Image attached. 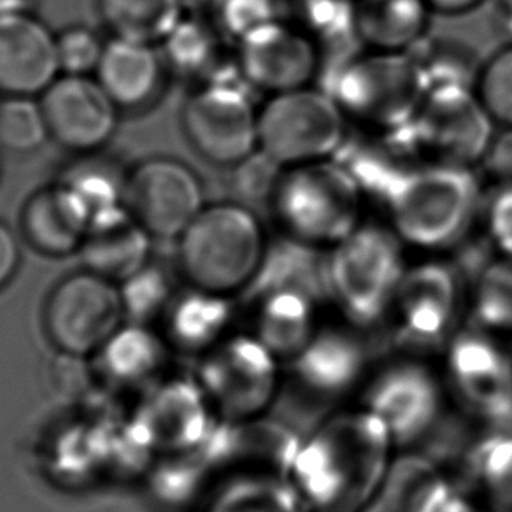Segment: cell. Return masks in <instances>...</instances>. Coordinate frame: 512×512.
Here are the masks:
<instances>
[{
    "label": "cell",
    "instance_id": "obj_1",
    "mask_svg": "<svg viewBox=\"0 0 512 512\" xmlns=\"http://www.w3.org/2000/svg\"><path fill=\"white\" fill-rule=\"evenodd\" d=\"M393 449L383 423L360 407L304 437L288 477L311 511H362L383 486Z\"/></svg>",
    "mask_w": 512,
    "mask_h": 512
},
{
    "label": "cell",
    "instance_id": "obj_2",
    "mask_svg": "<svg viewBox=\"0 0 512 512\" xmlns=\"http://www.w3.org/2000/svg\"><path fill=\"white\" fill-rule=\"evenodd\" d=\"M483 186L474 167L418 162L386 195L388 225L406 248L441 255L460 246L483 218Z\"/></svg>",
    "mask_w": 512,
    "mask_h": 512
},
{
    "label": "cell",
    "instance_id": "obj_3",
    "mask_svg": "<svg viewBox=\"0 0 512 512\" xmlns=\"http://www.w3.org/2000/svg\"><path fill=\"white\" fill-rule=\"evenodd\" d=\"M406 249L390 225L365 221L328 249V300L349 327L367 332L386 325L409 265Z\"/></svg>",
    "mask_w": 512,
    "mask_h": 512
},
{
    "label": "cell",
    "instance_id": "obj_4",
    "mask_svg": "<svg viewBox=\"0 0 512 512\" xmlns=\"http://www.w3.org/2000/svg\"><path fill=\"white\" fill-rule=\"evenodd\" d=\"M365 192L332 158L283 169L271 195L283 234L313 249H330L363 223Z\"/></svg>",
    "mask_w": 512,
    "mask_h": 512
},
{
    "label": "cell",
    "instance_id": "obj_5",
    "mask_svg": "<svg viewBox=\"0 0 512 512\" xmlns=\"http://www.w3.org/2000/svg\"><path fill=\"white\" fill-rule=\"evenodd\" d=\"M267 251L262 223L235 202L204 207L178 239L179 267L193 290L227 297L248 290Z\"/></svg>",
    "mask_w": 512,
    "mask_h": 512
},
{
    "label": "cell",
    "instance_id": "obj_6",
    "mask_svg": "<svg viewBox=\"0 0 512 512\" xmlns=\"http://www.w3.org/2000/svg\"><path fill=\"white\" fill-rule=\"evenodd\" d=\"M327 92L348 121L372 134H392L414 120L428 83L411 51L365 48L344 57Z\"/></svg>",
    "mask_w": 512,
    "mask_h": 512
},
{
    "label": "cell",
    "instance_id": "obj_7",
    "mask_svg": "<svg viewBox=\"0 0 512 512\" xmlns=\"http://www.w3.org/2000/svg\"><path fill=\"white\" fill-rule=\"evenodd\" d=\"M348 123L327 90L274 93L258 107V150L283 169L328 160L348 141Z\"/></svg>",
    "mask_w": 512,
    "mask_h": 512
},
{
    "label": "cell",
    "instance_id": "obj_8",
    "mask_svg": "<svg viewBox=\"0 0 512 512\" xmlns=\"http://www.w3.org/2000/svg\"><path fill=\"white\" fill-rule=\"evenodd\" d=\"M495 125L476 86H435L399 137L418 162L474 167L483 162Z\"/></svg>",
    "mask_w": 512,
    "mask_h": 512
},
{
    "label": "cell",
    "instance_id": "obj_9",
    "mask_svg": "<svg viewBox=\"0 0 512 512\" xmlns=\"http://www.w3.org/2000/svg\"><path fill=\"white\" fill-rule=\"evenodd\" d=\"M465 290L456 267L432 255L407 265L386 325L406 355L442 353L460 330Z\"/></svg>",
    "mask_w": 512,
    "mask_h": 512
},
{
    "label": "cell",
    "instance_id": "obj_10",
    "mask_svg": "<svg viewBox=\"0 0 512 512\" xmlns=\"http://www.w3.org/2000/svg\"><path fill=\"white\" fill-rule=\"evenodd\" d=\"M502 341L470 325L442 351L446 390L484 428L512 427V353Z\"/></svg>",
    "mask_w": 512,
    "mask_h": 512
},
{
    "label": "cell",
    "instance_id": "obj_11",
    "mask_svg": "<svg viewBox=\"0 0 512 512\" xmlns=\"http://www.w3.org/2000/svg\"><path fill=\"white\" fill-rule=\"evenodd\" d=\"M444 379L418 356L377 369L363 386L362 407L383 423L397 448H411L437 427L444 411Z\"/></svg>",
    "mask_w": 512,
    "mask_h": 512
},
{
    "label": "cell",
    "instance_id": "obj_12",
    "mask_svg": "<svg viewBox=\"0 0 512 512\" xmlns=\"http://www.w3.org/2000/svg\"><path fill=\"white\" fill-rule=\"evenodd\" d=\"M281 360L255 335H235L211 348L200 370L202 388L230 423L255 420L274 404Z\"/></svg>",
    "mask_w": 512,
    "mask_h": 512
},
{
    "label": "cell",
    "instance_id": "obj_13",
    "mask_svg": "<svg viewBox=\"0 0 512 512\" xmlns=\"http://www.w3.org/2000/svg\"><path fill=\"white\" fill-rule=\"evenodd\" d=\"M125 313L114 281L92 271L62 279L44 309V327L62 353L86 356L118 334Z\"/></svg>",
    "mask_w": 512,
    "mask_h": 512
},
{
    "label": "cell",
    "instance_id": "obj_14",
    "mask_svg": "<svg viewBox=\"0 0 512 512\" xmlns=\"http://www.w3.org/2000/svg\"><path fill=\"white\" fill-rule=\"evenodd\" d=\"M183 128L207 162L235 167L258 150V109L239 83H206L183 109Z\"/></svg>",
    "mask_w": 512,
    "mask_h": 512
},
{
    "label": "cell",
    "instance_id": "obj_15",
    "mask_svg": "<svg viewBox=\"0 0 512 512\" xmlns=\"http://www.w3.org/2000/svg\"><path fill=\"white\" fill-rule=\"evenodd\" d=\"M123 204L155 239H179L204 204L197 172L176 158H148L125 181Z\"/></svg>",
    "mask_w": 512,
    "mask_h": 512
},
{
    "label": "cell",
    "instance_id": "obj_16",
    "mask_svg": "<svg viewBox=\"0 0 512 512\" xmlns=\"http://www.w3.org/2000/svg\"><path fill=\"white\" fill-rule=\"evenodd\" d=\"M235 62L246 85L274 95L313 85L321 51L302 30L279 18L242 37Z\"/></svg>",
    "mask_w": 512,
    "mask_h": 512
},
{
    "label": "cell",
    "instance_id": "obj_17",
    "mask_svg": "<svg viewBox=\"0 0 512 512\" xmlns=\"http://www.w3.org/2000/svg\"><path fill=\"white\" fill-rule=\"evenodd\" d=\"M41 106L51 139L74 153L104 148L120 123L121 107L88 76H58L41 95Z\"/></svg>",
    "mask_w": 512,
    "mask_h": 512
},
{
    "label": "cell",
    "instance_id": "obj_18",
    "mask_svg": "<svg viewBox=\"0 0 512 512\" xmlns=\"http://www.w3.org/2000/svg\"><path fill=\"white\" fill-rule=\"evenodd\" d=\"M369 348L360 330L320 327L306 348L288 362L290 376L302 393L318 400L344 399L369 374Z\"/></svg>",
    "mask_w": 512,
    "mask_h": 512
},
{
    "label": "cell",
    "instance_id": "obj_19",
    "mask_svg": "<svg viewBox=\"0 0 512 512\" xmlns=\"http://www.w3.org/2000/svg\"><path fill=\"white\" fill-rule=\"evenodd\" d=\"M58 37L27 11L0 15V93L43 95L58 78Z\"/></svg>",
    "mask_w": 512,
    "mask_h": 512
},
{
    "label": "cell",
    "instance_id": "obj_20",
    "mask_svg": "<svg viewBox=\"0 0 512 512\" xmlns=\"http://www.w3.org/2000/svg\"><path fill=\"white\" fill-rule=\"evenodd\" d=\"M367 512H488L470 491L418 456L393 462Z\"/></svg>",
    "mask_w": 512,
    "mask_h": 512
},
{
    "label": "cell",
    "instance_id": "obj_21",
    "mask_svg": "<svg viewBox=\"0 0 512 512\" xmlns=\"http://www.w3.org/2000/svg\"><path fill=\"white\" fill-rule=\"evenodd\" d=\"M153 235L123 206L95 214L78 253L86 271L127 281L148 265Z\"/></svg>",
    "mask_w": 512,
    "mask_h": 512
},
{
    "label": "cell",
    "instance_id": "obj_22",
    "mask_svg": "<svg viewBox=\"0 0 512 512\" xmlns=\"http://www.w3.org/2000/svg\"><path fill=\"white\" fill-rule=\"evenodd\" d=\"M92 218L85 200L60 181L34 193L25 204L23 234L44 255H72L81 249Z\"/></svg>",
    "mask_w": 512,
    "mask_h": 512
},
{
    "label": "cell",
    "instance_id": "obj_23",
    "mask_svg": "<svg viewBox=\"0 0 512 512\" xmlns=\"http://www.w3.org/2000/svg\"><path fill=\"white\" fill-rule=\"evenodd\" d=\"M253 335L281 362H290L320 330L321 300L302 290H274L255 299Z\"/></svg>",
    "mask_w": 512,
    "mask_h": 512
},
{
    "label": "cell",
    "instance_id": "obj_24",
    "mask_svg": "<svg viewBox=\"0 0 512 512\" xmlns=\"http://www.w3.org/2000/svg\"><path fill=\"white\" fill-rule=\"evenodd\" d=\"M164 64L153 44L113 37L106 43L97 79L121 109L150 104L162 86Z\"/></svg>",
    "mask_w": 512,
    "mask_h": 512
},
{
    "label": "cell",
    "instance_id": "obj_25",
    "mask_svg": "<svg viewBox=\"0 0 512 512\" xmlns=\"http://www.w3.org/2000/svg\"><path fill=\"white\" fill-rule=\"evenodd\" d=\"M432 15L427 0H355L356 37L369 50L411 51Z\"/></svg>",
    "mask_w": 512,
    "mask_h": 512
},
{
    "label": "cell",
    "instance_id": "obj_26",
    "mask_svg": "<svg viewBox=\"0 0 512 512\" xmlns=\"http://www.w3.org/2000/svg\"><path fill=\"white\" fill-rule=\"evenodd\" d=\"M465 476L491 511L512 512V427L486 428L465 456Z\"/></svg>",
    "mask_w": 512,
    "mask_h": 512
},
{
    "label": "cell",
    "instance_id": "obj_27",
    "mask_svg": "<svg viewBox=\"0 0 512 512\" xmlns=\"http://www.w3.org/2000/svg\"><path fill=\"white\" fill-rule=\"evenodd\" d=\"M99 11L114 37L137 43H164L185 9L181 0H99Z\"/></svg>",
    "mask_w": 512,
    "mask_h": 512
},
{
    "label": "cell",
    "instance_id": "obj_28",
    "mask_svg": "<svg viewBox=\"0 0 512 512\" xmlns=\"http://www.w3.org/2000/svg\"><path fill=\"white\" fill-rule=\"evenodd\" d=\"M472 327L512 337V256L498 255L479 272L469 300Z\"/></svg>",
    "mask_w": 512,
    "mask_h": 512
},
{
    "label": "cell",
    "instance_id": "obj_29",
    "mask_svg": "<svg viewBox=\"0 0 512 512\" xmlns=\"http://www.w3.org/2000/svg\"><path fill=\"white\" fill-rule=\"evenodd\" d=\"M318 48L348 50L358 43L355 29V0H288V18ZM360 44V43H358Z\"/></svg>",
    "mask_w": 512,
    "mask_h": 512
},
{
    "label": "cell",
    "instance_id": "obj_30",
    "mask_svg": "<svg viewBox=\"0 0 512 512\" xmlns=\"http://www.w3.org/2000/svg\"><path fill=\"white\" fill-rule=\"evenodd\" d=\"M218 512H311V509L290 477L253 470L228 488Z\"/></svg>",
    "mask_w": 512,
    "mask_h": 512
},
{
    "label": "cell",
    "instance_id": "obj_31",
    "mask_svg": "<svg viewBox=\"0 0 512 512\" xmlns=\"http://www.w3.org/2000/svg\"><path fill=\"white\" fill-rule=\"evenodd\" d=\"M176 339L188 349L214 348L232 321L230 297L195 290L172 316Z\"/></svg>",
    "mask_w": 512,
    "mask_h": 512
},
{
    "label": "cell",
    "instance_id": "obj_32",
    "mask_svg": "<svg viewBox=\"0 0 512 512\" xmlns=\"http://www.w3.org/2000/svg\"><path fill=\"white\" fill-rule=\"evenodd\" d=\"M216 27L202 22L199 16H190L176 25L165 37L164 51L167 62L183 74H204L218 65L220 41Z\"/></svg>",
    "mask_w": 512,
    "mask_h": 512
},
{
    "label": "cell",
    "instance_id": "obj_33",
    "mask_svg": "<svg viewBox=\"0 0 512 512\" xmlns=\"http://www.w3.org/2000/svg\"><path fill=\"white\" fill-rule=\"evenodd\" d=\"M50 137L41 100L6 97L0 102V148L9 153H32Z\"/></svg>",
    "mask_w": 512,
    "mask_h": 512
},
{
    "label": "cell",
    "instance_id": "obj_34",
    "mask_svg": "<svg viewBox=\"0 0 512 512\" xmlns=\"http://www.w3.org/2000/svg\"><path fill=\"white\" fill-rule=\"evenodd\" d=\"M427 78L428 90L435 86H476L479 69L469 48L446 39H423L411 50Z\"/></svg>",
    "mask_w": 512,
    "mask_h": 512
},
{
    "label": "cell",
    "instance_id": "obj_35",
    "mask_svg": "<svg viewBox=\"0 0 512 512\" xmlns=\"http://www.w3.org/2000/svg\"><path fill=\"white\" fill-rule=\"evenodd\" d=\"M476 92L498 127H512V44L481 65Z\"/></svg>",
    "mask_w": 512,
    "mask_h": 512
},
{
    "label": "cell",
    "instance_id": "obj_36",
    "mask_svg": "<svg viewBox=\"0 0 512 512\" xmlns=\"http://www.w3.org/2000/svg\"><path fill=\"white\" fill-rule=\"evenodd\" d=\"M125 181L127 178H118L113 167L93 162L72 169L64 179V183L85 200L93 216L104 213L107 209L123 206Z\"/></svg>",
    "mask_w": 512,
    "mask_h": 512
},
{
    "label": "cell",
    "instance_id": "obj_37",
    "mask_svg": "<svg viewBox=\"0 0 512 512\" xmlns=\"http://www.w3.org/2000/svg\"><path fill=\"white\" fill-rule=\"evenodd\" d=\"M216 29L239 43L242 37L281 18V0H216Z\"/></svg>",
    "mask_w": 512,
    "mask_h": 512
},
{
    "label": "cell",
    "instance_id": "obj_38",
    "mask_svg": "<svg viewBox=\"0 0 512 512\" xmlns=\"http://www.w3.org/2000/svg\"><path fill=\"white\" fill-rule=\"evenodd\" d=\"M104 48L106 43H102L92 30L85 27L67 29L58 36L60 69L72 76H88L90 72H97Z\"/></svg>",
    "mask_w": 512,
    "mask_h": 512
},
{
    "label": "cell",
    "instance_id": "obj_39",
    "mask_svg": "<svg viewBox=\"0 0 512 512\" xmlns=\"http://www.w3.org/2000/svg\"><path fill=\"white\" fill-rule=\"evenodd\" d=\"M123 283L125 285L121 295H123L125 311H132L139 318L157 313L158 309L164 306L169 295L167 281L162 276V272L151 269L148 265Z\"/></svg>",
    "mask_w": 512,
    "mask_h": 512
},
{
    "label": "cell",
    "instance_id": "obj_40",
    "mask_svg": "<svg viewBox=\"0 0 512 512\" xmlns=\"http://www.w3.org/2000/svg\"><path fill=\"white\" fill-rule=\"evenodd\" d=\"M481 221L498 255L512 256V186H498L486 197Z\"/></svg>",
    "mask_w": 512,
    "mask_h": 512
},
{
    "label": "cell",
    "instance_id": "obj_41",
    "mask_svg": "<svg viewBox=\"0 0 512 512\" xmlns=\"http://www.w3.org/2000/svg\"><path fill=\"white\" fill-rule=\"evenodd\" d=\"M234 169L235 188L249 199H271L272 190L283 172V167H279L260 150L242 160L241 164L235 165Z\"/></svg>",
    "mask_w": 512,
    "mask_h": 512
},
{
    "label": "cell",
    "instance_id": "obj_42",
    "mask_svg": "<svg viewBox=\"0 0 512 512\" xmlns=\"http://www.w3.org/2000/svg\"><path fill=\"white\" fill-rule=\"evenodd\" d=\"M481 165L498 186H512V127L495 132Z\"/></svg>",
    "mask_w": 512,
    "mask_h": 512
},
{
    "label": "cell",
    "instance_id": "obj_43",
    "mask_svg": "<svg viewBox=\"0 0 512 512\" xmlns=\"http://www.w3.org/2000/svg\"><path fill=\"white\" fill-rule=\"evenodd\" d=\"M20 260L22 253L15 232L0 221V288L8 285L9 279L15 276Z\"/></svg>",
    "mask_w": 512,
    "mask_h": 512
},
{
    "label": "cell",
    "instance_id": "obj_44",
    "mask_svg": "<svg viewBox=\"0 0 512 512\" xmlns=\"http://www.w3.org/2000/svg\"><path fill=\"white\" fill-rule=\"evenodd\" d=\"M430 9L437 15L460 16L479 8L484 0H427Z\"/></svg>",
    "mask_w": 512,
    "mask_h": 512
},
{
    "label": "cell",
    "instance_id": "obj_45",
    "mask_svg": "<svg viewBox=\"0 0 512 512\" xmlns=\"http://www.w3.org/2000/svg\"><path fill=\"white\" fill-rule=\"evenodd\" d=\"M216 0H181V6L183 9H188L190 15L199 16L202 11L206 9H214Z\"/></svg>",
    "mask_w": 512,
    "mask_h": 512
},
{
    "label": "cell",
    "instance_id": "obj_46",
    "mask_svg": "<svg viewBox=\"0 0 512 512\" xmlns=\"http://www.w3.org/2000/svg\"><path fill=\"white\" fill-rule=\"evenodd\" d=\"M497 8L502 16H504L505 23L512 29V0H495Z\"/></svg>",
    "mask_w": 512,
    "mask_h": 512
},
{
    "label": "cell",
    "instance_id": "obj_47",
    "mask_svg": "<svg viewBox=\"0 0 512 512\" xmlns=\"http://www.w3.org/2000/svg\"><path fill=\"white\" fill-rule=\"evenodd\" d=\"M0 102H2V100H0Z\"/></svg>",
    "mask_w": 512,
    "mask_h": 512
}]
</instances>
